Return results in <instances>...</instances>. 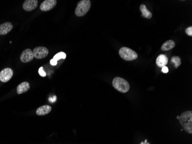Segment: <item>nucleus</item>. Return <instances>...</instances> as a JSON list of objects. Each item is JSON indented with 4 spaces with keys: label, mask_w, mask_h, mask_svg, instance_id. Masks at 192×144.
Here are the masks:
<instances>
[{
    "label": "nucleus",
    "mask_w": 192,
    "mask_h": 144,
    "mask_svg": "<svg viewBox=\"0 0 192 144\" xmlns=\"http://www.w3.org/2000/svg\"><path fill=\"white\" fill-rule=\"evenodd\" d=\"M179 123L183 129L189 133H192V112L187 111L179 116Z\"/></svg>",
    "instance_id": "obj_1"
},
{
    "label": "nucleus",
    "mask_w": 192,
    "mask_h": 144,
    "mask_svg": "<svg viewBox=\"0 0 192 144\" xmlns=\"http://www.w3.org/2000/svg\"><path fill=\"white\" fill-rule=\"evenodd\" d=\"M112 85L118 91L126 93L128 91L130 88L128 82L123 78L116 77L112 81Z\"/></svg>",
    "instance_id": "obj_2"
},
{
    "label": "nucleus",
    "mask_w": 192,
    "mask_h": 144,
    "mask_svg": "<svg viewBox=\"0 0 192 144\" xmlns=\"http://www.w3.org/2000/svg\"><path fill=\"white\" fill-rule=\"evenodd\" d=\"M91 7V1L90 0H82L78 2L75 11L77 16H84L87 13Z\"/></svg>",
    "instance_id": "obj_3"
},
{
    "label": "nucleus",
    "mask_w": 192,
    "mask_h": 144,
    "mask_svg": "<svg viewBox=\"0 0 192 144\" xmlns=\"http://www.w3.org/2000/svg\"><path fill=\"white\" fill-rule=\"evenodd\" d=\"M119 55L123 60L127 61H133L137 59L138 57V54L135 51L126 47H123L120 49Z\"/></svg>",
    "instance_id": "obj_4"
},
{
    "label": "nucleus",
    "mask_w": 192,
    "mask_h": 144,
    "mask_svg": "<svg viewBox=\"0 0 192 144\" xmlns=\"http://www.w3.org/2000/svg\"><path fill=\"white\" fill-rule=\"evenodd\" d=\"M32 53L34 54V58L40 60V59L44 58L47 56L49 51L48 49L45 47L40 46V47H35L33 50Z\"/></svg>",
    "instance_id": "obj_5"
},
{
    "label": "nucleus",
    "mask_w": 192,
    "mask_h": 144,
    "mask_svg": "<svg viewBox=\"0 0 192 144\" xmlns=\"http://www.w3.org/2000/svg\"><path fill=\"white\" fill-rule=\"evenodd\" d=\"M13 76V71L11 68H5L0 72V81L6 83L11 80Z\"/></svg>",
    "instance_id": "obj_6"
},
{
    "label": "nucleus",
    "mask_w": 192,
    "mask_h": 144,
    "mask_svg": "<svg viewBox=\"0 0 192 144\" xmlns=\"http://www.w3.org/2000/svg\"><path fill=\"white\" fill-rule=\"evenodd\" d=\"M56 3V0H45L40 5V9L43 12L50 11L55 7Z\"/></svg>",
    "instance_id": "obj_7"
},
{
    "label": "nucleus",
    "mask_w": 192,
    "mask_h": 144,
    "mask_svg": "<svg viewBox=\"0 0 192 144\" xmlns=\"http://www.w3.org/2000/svg\"><path fill=\"white\" fill-rule=\"evenodd\" d=\"M34 56L32 51L30 49H25L21 53L20 56V60L24 63H27L31 61L34 59Z\"/></svg>",
    "instance_id": "obj_8"
},
{
    "label": "nucleus",
    "mask_w": 192,
    "mask_h": 144,
    "mask_svg": "<svg viewBox=\"0 0 192 144\" xmlns=\"http://www.w3.org/2000/svg\"><path fill=\"white\" fill-rule=\"evenodd\" d=\"M38 1L37 0H25L23 5V8L25 11H33L38 7Z\"/></svg>",
    "instance_id": "obj_9"
},
{
    "label": "nucleus",
    "mask_w": 192,
    "mask_h": 144,
    "mask_svg": "<svg viewBox=\"0 0 192 144\" xmlns=\"http://www.w3.org/2000/svg\"><path fill=\"white\" fill-rule=\"evenodd\" d=\"M13 25L11 22H6L0 25V35H7L13 29Z\"/></svg>",
    "instance_id": "obj_10"
},
{
    "label": "nucleus",
    "mask_w": 192,
    "mask_h": 144,
    "mask_svg": "<svg viewBox=\"0 0 192 144\" xmlns=\"http://www.w3.org/2000/svg\"><path fill=\"white\" fill-rule=\"evenodd\" d=\"M169 59L168 57L164 54H161L158 56L156 60V64L158 67H166L168 64Z\"/></svg>",
    "instance_id": "obj_11"
},
{
    "label": "nucleus",
    "mask_w": 192,
    "mask_h": 144,
    "mask_svg": "<svg viewBox=\"0 0 192 144\" xmlns=\"http://www.w3.org/2000/svg\"><path fill=\"white\" fill-rule=\"evenodd\" d=\"M30 88L29 83L27 81L23 82L20 84L18 85L17 87V93L18 95H21L23 93L28 91Z\"/></svg>",
    "instance_id": "obj_12"
},
{
    "label": "nucleus",
    "mask_w": 192,
    "mask_h": 144,
    "mask_svg": "<svg viewBox=\"0 0 192 144\" xmlns=\"http://www.w3.org/2000/svg\"><path fill=\"white\" fill-rule=\"evenodd\" d=\"M51 107L49 105H43L40 107L36 110V114L40 116H43V115H45L46 114H49L51 111Z\"/></svg>",
    "instance_id": "obj_13"
},
{
    "label": "nucleus",
    "mask_w": 192,
    "mask_h": 144,
    "mask_svg": "<svg viewBox=\"0 0 192 144\" xmlns=\"http://www.w3.org/2000/svg\"><path fill=\"white\" fill-rule=\"evenodd\" d=\"M140 10L142 12V15L144 18H146V19H151L153 16L152 13L150 11H148L147 9V7L145 5L142 4L140 6Z\"/></svg>",
    "instance_id": "obj_14"
},
{
    "label": "nucleus",
    "mask_w": 192,
    "mask_h": 144,
    "mask_svg": "<svg viewBox=\"0 0 192 144\" xmlns=\"http://www.w3.org/2000/svg\"><path fill=\"white\" fill-rule=\"evenodd\" d=\"M175 46V43L173 40H169L162 45L161 47V49L163 51H169L170 50L173 49Z\"/></svg>",
    "instance_id": "obj_15"
},
{
    "label": "nucleus",
    "mask_w": 192,
    "mask_h": 144,
    "mask_svg": "<svg viewBox=\"0 0 192 144\" xmlns=\"http://www.w3.org/2000/svg\"><path fill=\"white\" fill-rule=\"evenodd\" d=\"M171 62L174 63V67L176 69L178 68L181 65V58L178 56H174L171 58Z\"/></svg>",
    "instance_id": "obj_16"
},
{
    "label": "nucleus",
    "mask_w": 192,
    "mask_h": 144,
    "mask_svg": "<svg viewBox=\"0 0 192 144\" xmlns=\"http://www.w3.org/2000/svg\"><path fill=\"white\" fill-rule=\"evenodd\" d=\"M66 54L64 52H60V53H57L55 56H54V59L56 60V61H58V60H61V59H66Z\"/></svg>",
    "instance_id": "obj_17"
},
{
    "label": "nucleus",
    "mask_w": 192,
    "mask_h": 144,
    "mask_svg": "<svg viewBox=\"0 0 192 144\" xmlns=\"http://www.w3.org/2000/svg\"><path fill=\"white\" fill-rule=\"evenodd\" d=\"M39 74H40V76H41L42 77H45L46 76V73L43 70V67H40L39 69Z\"/></svg>",
    "instance_id": "obj_18"
},
{
    "label": "nucleus",
    "mask_w": 192,
    "mask_h": 144,
    "mask_svg": "<svg viewBox=\"0 0 192 144\" xmlns=\"http://www.w3.org/2000/svg\"><path fill=\"white\" fill-rule=\"evenodd\" d=\"M185 32L186 33L187 35L190 36H192V26H190L188 28H186Z\"/></svg>",
    "instance_id": "obj_19"
},
{
    "label": "nucleus",
    "mask_w": 192,
    "mask_h": 144,
    "mask_svg": "<svg viewBox=\"0 0 192 144\" xmlns=\"http://www.w3.org/2000/svg\"><path fill=\"white\" fill-rule=\"evenodd\" d=\"M162 72L163 73H167L169 72V69L167 67H162Z\"/></svg>",
    "instance_id": "obj_20"
},
{
    "label": "nucleus",
    "mask_w": 192,
    "mask_h": 144,
    "mask_svg": "<svg viewBox=\"0 0 192 144\" xmlns=\"http://www.w3.org/2000/svg\"><path fill=\"white\" fill-rule=\"evenodd\" d=\"M57 63H58V62L56 61V60H54V58L52 59V60H51L50 61V63H51V65H52L53 66H55L57 65Z\"/></svg>",
    "instance_id": "obj_21"
},
{
    "label": "nucleus",
    "mask_w": 192,
    "mask_h": 144,
    "mask_svg": "<svg viewBox=\"0 0 192 144\" xmlns=\"http://www.w3.org/2000/svg\"><path fill=\"white\" fill-rule=\"evenodd\" d=\"M140 144H150V143H148V142H147V140H146L144 141V142H143V141H142V142H141V143H140Z\"/></svg>",
    "instance_id": "obj_22"
},
{
    "label": "nucleus",
    "mask_w": 192,
    "mask_h": 144,
    "mask_svg": "<svg viewBox=\"0 0 192 144\" xmlns=\"http://www.w3.org/2000/svg\"><path fill=\"white\" fill-rule=\"evenodd\" d=\"M177 118L178 120H179V116H177Z\"/></svg>",
    "instance_id": "obj_23"
}]
</instances>
